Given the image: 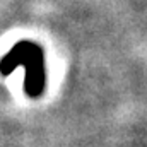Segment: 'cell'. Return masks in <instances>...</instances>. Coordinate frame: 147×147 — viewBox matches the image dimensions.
<instances>
[{
    "instance_id": "obj_1",
    "label": "cell",
    "mask_w": 147,
    "mask_h": 147,
    "mask_svg": "<svg viewBox=\"0 0 147 147\" xmlns=\"http://www.w3.org/2000/svg\"><path fill=\"white\" fill-rule=\"evenodd\" d=\"M22 65L26 69L24 89L31 98H36L43 92L45 87V63H43V50L31 41H19L12 50L2 57L0 74L9 75L14 69Z\"/></svg>"
}]
</instances>
